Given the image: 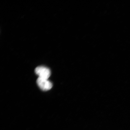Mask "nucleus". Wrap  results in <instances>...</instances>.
Returning <instances> with one entry per match:
<instances>
[{
    "label": "nucleus",
    "mask_w": 130,
    "mask_h": 130,
    "mask_svg": "<svg viewBox=\"0 0 130 130\" xmlns=\"http://www.w3.org/2000/svg\"><path fill=\"white\" fill-rule=\"evenodd\" d=\"M35 72L39 77L48 79L51 75V71L47 68L43 66H38L36 68Z\"/></svg>",
    "instance_id": "f257e3e1"
},
{
    "label": "nucleus",
    "mask_w": 130,
    "mask_h": 130,
    "mask_svg": "<svg viewBox=\"0 0 130 130\" xmlns=\"http://www.w3.org/2000/svg\"><path fill=\"white\" fill-rule=\"evenodd\" d=\"M37 83L39 87L43 91L49 90L53 87L52 84L48 79L38 77L37 79Z\"/></svg>",
    "instance_id": "f03ea898"
}]
</instances>
